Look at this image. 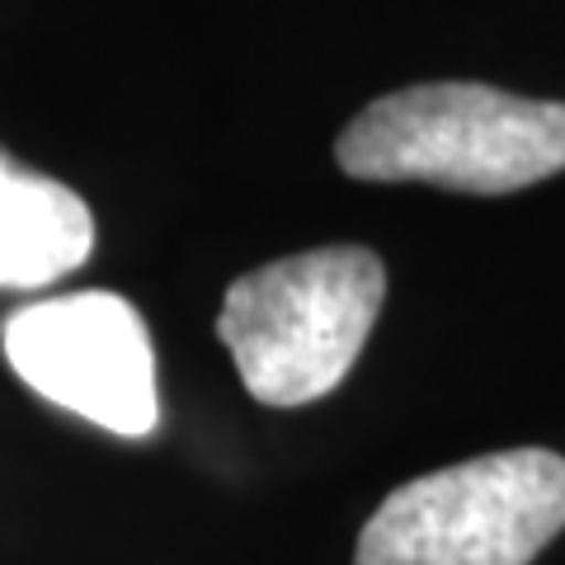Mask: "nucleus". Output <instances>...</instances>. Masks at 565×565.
Returning <instances> with one entry per match:
<instances>
[{
  "label": "nucleus",
  "mask_w": 565,
  "mask_h": 565,
  "mask_svg": "<svg viewBox=\"0 0 565 565\" xmlns=\"http://www.w3.org/2000/svg\"><path fill=\"white\" fill-rule=\"evenodd\" d=\"M0 349L43 401L118 438H147L161 424L151 330L128 297L90 288L29 302L6 316Z\"/></svg>",
  "instance_id": "obj_4"
},
{
  "label": "nucleus",
  "mask_w": 565,
  "mask_h": 565,
  "mask_svg": "<svg viewBox=\"0 0 565 565\" xmlns=\"http://www.w3.org/2000/svg\"><path fill=\"white\" fill-rule=\"evenodd\" d=\"M565 527V457L504 448L396 486L353 565H533Z\"/></svg>",
  "instance_id": "obj_3"
},
{
  "label": "nucleus",
  "mask_w": 565,
  "mask_h": 565,
  "mask_svg": "<svg viewBox=\"0 0 565 565\" xmlns=\"http://www.w3.org/2000/svg\"><path fill=\"white\" fill-rule=\"evenodd\" d=\"M349 180L519 193L565 170V104L434 81L382 95L334 141Z\"/></svg>",
  "instance_id": "obj_1"
},
{
  "label": "nucleus",
  "mask_w": 565,
  "mask_h": 565,
  "mask_svg": "<svg viewBox=\"0 0 565 565\" xmlns=\"http://www.w3.org/2000/svg\"><path fill=\"white\" fill-rule=\"evenodd\" d=\"M386 297V269L363 245H321L241 274L222 297L217 340L259 405L297 411L349 377Z\"/></svg>",
  "instance_id": "obj_2"
},
{
  "label": "nucleus",
  "mask_w": 565,
  "mask_h": 565,
  "mask_svg": "<svg viewBox=\"0 0 565 565\" xmlns=\"http://www.w3.org/2000/svg\"><path fill=\"white\" fill-rule=\"evenodd\" d=\"M95 250L90 203L0 151V288L33 292L76 274Z\"/></svg>",
  "instance_id": "obj_5"
}]
</instances>
